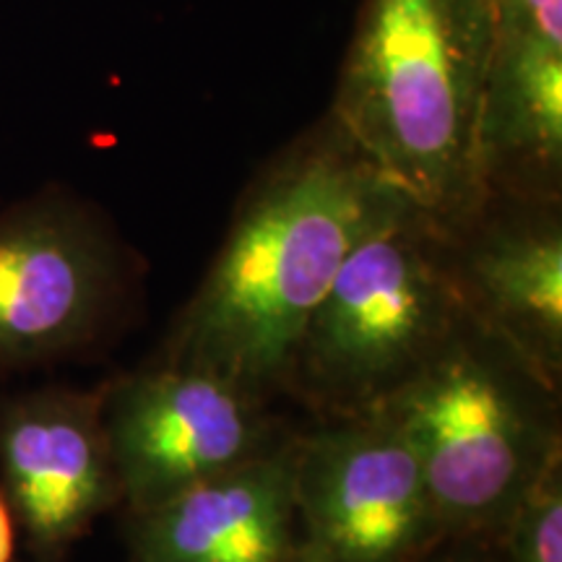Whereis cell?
<instances>
[{
  "mask_svg": "<svg viewBox=\"0 0 562 562\" xmlns=\"http://www.w3.org/2000/svg\"><path fill=\"white\" fill-rule=\"evenodd\" d=\"M467 321L451 232L393 188L302 328L284 393L318 417L370 412Z\"/></svg>",
  "mask_w": 562,
  "mask_h": 562,
  "instance_id": "cell-3",
  "label": "cell"
},
{
  "mask_svg": "<svg viewBox=\"0 0 562 562\" xmlns=\"http://www.w3.org/2000/svg\"><path fill=\"white\" fill-rule=\"evenodd\" d=\"M497 542L505 562H562V459L526 492Z\"/></svg>",
  "mask_w": 562,
  "mask_h": 562,
  "instance_id": "cell-12",
  "label": "cell"
},
{
  "mask_svg": "<svg viewBox=\"0 0 562 562\" xmlns=\"http://www.w3.org/2000/svg\"><path fill=\"white\" fill-rule=\"evenodd\" d=\"M297 435V432H294ZM294 438L240 469L128 516L131 562H284L302 547Z\"/></svg>",
  "mask_w": 562,
  "mask_h": 562,
  "instance_id": "cell-11",
  "label": "cell"
},
{
  "mask_svg": "<svg viewBox=\"0 0 562 562\" xmlns=\"http://www.w3.org/2000/svg\"><path fill=\"white\" fill-rule=\"evenodd\" d=\"M102 422L128 516L294 438L263 398L206 370L161 360L104 381Z\"/></svg>",
  "mask_w": 562,
  "mask_h": 562,
  "instance_id": "cell-6",
  "label": "cell"
},
{
  "mask_svg": "<svg viewBox=\"0 0 562 562\" xmlns=\"http://www.w3.org/2000/svg\"><path fill=\"white\" fill-rule=\"evenodd\" d=\"M451 243L469 318L560 391L562 199L487 195Z\"/></svg>",
  "mask_w": 562,
  "mask_h": 562,
  "instance_id": "cell-9",
  "label": "cell"
},
{
  "mask_svg": "<svg viewBox=\"0 0 562 562\" xmlns=\"http://www.w3.org/2000/svg\"><path fill=\"white\" fill-rule=\"evenodd\" d=\"M492 55L480 117L487 195L562 199V0H487Z\"/></svg>",
  "mask_w": 562,
  "mask_h": 562,
  "instance_id": "cell-10",
  "label": "cell"
},
{
  "mask_svg": "<svg viewBox=\"0 0 562 562\" xmlns=\"http://www.w3.org/2000/svg\"><path fill=\"white\" fill-rule=\"evenodd\" d=\"M490 55L487 0H362L328 108L372 170L448 232L487 201Z\"/></svg>",
  "mask_w": 562,
  "mask_h": 562,
  "instance_id": "cell-2",
  "label": "cell"
},
{
  "mask_svg": "<svg viewBox=\"0 0 562 562\" xmlns=\"http://www.w3.org/2000/svg\"><path fill=\"white\" fill-rule=\"evenodd\" d=\"M136 256L87 203L45 193L0 214V378L70 362L115 331Z\"/></svg>",
  "mask_w": 562,
  "mask_h": 562,
  "instance_id": "cell-5",
  "label": "cell"
},
{
  "mask_svg": "<svg viewBox=\"0 0 562 562\" xmlns=\"http://www.w3.org/2000/svg\"><path fill=\"white\" fill-rule=\"evenodd\" d=\"M375 409L409 440L442 537H501L533 482L562 459L560 391L472 318Z\"/></svg>",
  "mask_w": 562,
  "mask_h": 562,
  "instance_id": "cell-4",
  "label": "cell"
},
{
  "mask_svg": "<svg viewBox=\"0 0 562 562\" xmlns=\"http://www.w3.org/2000/svg\"><path fill=\"white\" fill-rule=\"evenodd\" d=\"M391 191L326 112L245 186L161 362L206 370L271 404L307 318Z\"/></svg>",
  "mask_w": 562,
  "mask_h": 562,
  "instance_id": "cell-1",
  "label": "cell"
},
{
  "mask_svg": "<svg viewBox=\"0 0 562 562\" xmlns=\"http://www.w3.org/2000/svg\"><path fill=\"white\" fill-rule=\"evenodd\" d=\"M292 492L302 544L321 562H419L442 539L417 456L381 409L294 435Z\"/></svg>",
  "mask_w": 562,
  "mask_h": 562,
  "instance_id": "cell-7",
  "label": "cell"
},
{
  "mask_svg": "<svg viewBox=\"0 0 562 562\" xmlns=\"http://www.w3.org/2000/svg\"><path fill=\"white\" fill-rule=\"evenodd\" d=\"M284 562H321V560H318V558H315V554H313V552H307V550H305V544H302V547H300V550H297V552H294L290 560H284Z\"/></svg>",
  "mask_w": 562,
  "mask_h": 562,
  "instance_id": "cell-15",
  "label": "cell"
},
{
  "mask_svg": "<svg viewBox=\"0 0 562 562\" xmlns=\"http://www.w3.org/2000/svg\"><path fill=\"white\" fill-rule=\"evenodd\" d=\"M16 518H13V510L9 501H5V495L0 492V562H13V554H16Z\"/></svg>",
  "mask_w": 562,
  "mask_h": 562,
  "instance_id": "cell-14",
  "label": "cell"
},
{
  "mask_svg": "<svg viewBox=\"0 0 562 562\" xmlns=\"http://www.w3.org/2000/svg\"><path fill=\"white\" fill-rule=\"evenodd\" d=\"M419 562H505L497 537L482 533H451L432 544Z\"/></svg>",
  "mask_w": 562,
  "mask_h": 562,
  "instance_id": "cell-13",
  "label": "cell"
},
{
  "mask_svg": "<svg viewBox=\"0 0 562 562\" xmlns=\"http://www.w3.org/2000/svg\"><path fill=\"white\" fill-rule=\"evenodd\" d=\"M97 389L42 385L0 402V492L32 562H66L123 492Z\"/></svg>",
  "mask_w": 562,
  "mask_h": 562,
  "instance_id": "cell-8",
  "label": "cell"
}]
</instances>
